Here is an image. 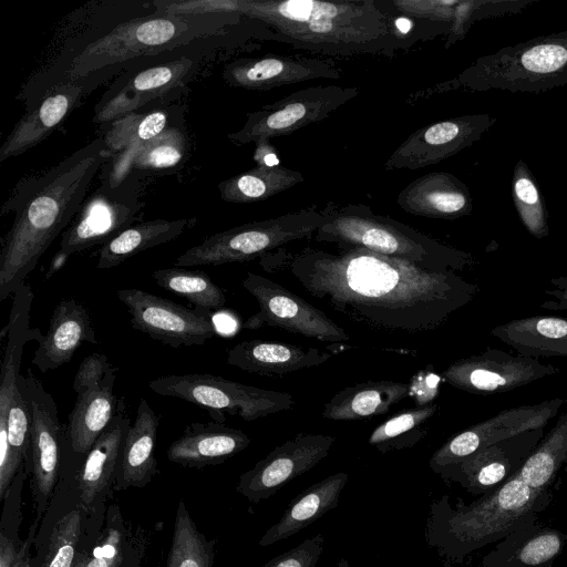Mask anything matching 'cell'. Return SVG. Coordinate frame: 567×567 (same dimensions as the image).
Wrapping results in <instances>:
<instances>
[{
    "label": "cell",
    "instance_id": "1",
    "mask_svg": "<svg viewBox=\"0 0 567 567\" xmlns=\"http://www.w3.org/2000/svg\"><path fill=\"white\" fill-rule=\"evenodd\" d=\"M284 267L305 291L375 330L423 333L470 303L478 286L454 271H434L365 248H305Z\"/></svg>",
    "mask_w": 567,
    "mask_h": 567
},
{
    "label": "cell",
    "instance_id": "2",
    "mask_svg": "<svg viewBox=\"0 0 567 567\" xmlns=\"http://www.w3.org/2000/svg\"><path fill=\"white\" fill-rule=\"evenodd\" d=\"M110 157L104 138L97 137L14 186L1 209V215L13 214V223L1 244L0 301L13 296L53 240L71 225L90 184Z\"/></svg>",
    "mask_w": 567,
    "mask_h": 567
},
{
    "label": "cell",
    "instance_id": "3",
    "mask_svg": "<svg viewBox=\"0 0 567 567\" xmlns=\"http://www.w3.org/2000/svg\"><path fill=\"white\" fill-rule=\"evenodd\" d=\"M236 10L270 35L324 54H377L404 44L389 14L372 0H236Z\"/></svg>",
    "mask_w": 567,
    "mask_h": 567
},
{
    "label": "cell",
    "instance_id": "4",
    "mask_svg": "<svg viewBox=\"0 0 567 567\" xmlns=\"http://www.w3.org/2000/svg\"><path fill=\"white\" fill-rule=\"evenodd\" d=\"M551 502L549 489L537 491L514 475L496 488L453 506L443 495L430 506L425 538L452 561L462 563L471 553L537 523Z\"/></svg>",
    "mask_w": 567,
    "mask_h": 567
},
{
    "label": "cell",
    "instance_id": "5",
    "mask_svg": "<svg viewBox=\"0 0 567 567\" xmlns=\"http://www.w3.org/2000/svg\"><path fill=\"white\" fill-rule=\"evenodd\" d=\"M241 17L237 12L178 14L155 11L147 17L122 22L71 53L63 63V71L39 99L59 83L92 78L115 64L158 54L198 38L213 35L237 23Z\"/></svg>",
    "mask_w": 567,
    "mask_h": 567
},
{
    "label": "cell",
    "instance_id": "6",
    "mask_svg": "<svg viewBox=\"0 0 567 567\" xmlns=\"http://www.w3.org/2000/svg\"><path fill=\"white\" fill-rule=\"evenodd\" d=\"M328 220L315 239L336 244L339 248L361 247L411 261L434 271H457L473 262L470 254L444 245L363 204H349L324 209Z\"/></svg>",
    "mask_w": 567,
    "mask_h": 567
},
{
    "label": "cell",
    "instance_id": "7",
    "mask_svg": "<svg viewBox=\"0 0 567 567\" xmlns=\"http://www.w3.org/2000/svg\"><path fill=\"white\" fill-rule=\"evenodd\" d=\"M455 81L472 91L539 93L567 84V30L478 58Z\"/></svg>",
    "mask_w": 567,
    "mask_h": 567
},
{
    "label": "cell",
    "instance_id": "8",
    "mask_svg": "<svg viewBox=\"0 0 567 567\" xmlns=\"http://www.w3.org/2000/svg\"><path fill=\"white\" fill-rule=\"evenodd\" d=\"M327 220L324 210L310 209L244 224L206 237L178 256L174 267L249 261L290 241L311 237Z\"/></svg>",
    "mask_w": 567,
    "mask_h": 567
},
{
    "label": "cell",
    "instance_id": "9",
    "mask_svg": "<svg viewBox=\"0 0 567 567\" xmlns=\"http://www.w3.org/2000/svg\"><path fill=\"white\" fill-rule=\"evenodd\" d=\"M103 174L100 186L86 196L78 215L62 234L47 279L69 256L102 246L143 217L145 203L141 197L140 176L131 174L117 179Z\"/></svg>",
    "mask_w": 567,
    "mask_h": 567
},
{
    "label": "cell",
    "instance_id": "10",
    "mask_svg": "<svg viewBox=\"0 0 567 567\" xmlns=\"http://www.w3.org/2000/svg\"><path fill=\"white\" fill-rule=\"evenodd\" d=\"M156 394L172 396L205 408L217 422L224 413L251 422L289 411L296 405L290 393L265 390L207 373L172 374L148 383Z\"/></svg>",
    "mask_w": 567,
    "mask_h": 567
},
{
    "label": "cell",
    "instance_id": "11",
    "mask_svg": "<svg viewBox=\"0 0 567 567\" xmlns=\"http://www.w3.org/2000/svg\"><path fill=\"white\" fill-rule=\"evenodd\" d=\"M358 87L313 86L293 92L282 100L248 114L244 126L229 134L238 144L269 142L320 122L354 99Z\"/></svg>",
    "mask_w": 567,
    "mask_h": 567
},
{
    "label": "cell",
    "instance_id": "12",
    "mask_svg": "<svg viewBox=\"0 0 567 567\" xmlns=\"http://www.w3.org/2000/svg\"><path fill=\"white\" fill-rule=\"evenodd\" d=\"M241 285L257 300L259 307L243 323L244 329L275 327L329 343L350 340L348 332L323 311L284 286L254 272H248Z\"/></svg>",
    "mask_w": 567,
    "mask_h": 567
},
{
    "label": "cell",
    "instance_id": "13",
    "mask_svg": "<svg viewBox=\"0 0 567 567\" xmlns=\"http://www.w3.org/2000/svg\"><path fill=\"white\" fill-rule=\"evenodd\" d=\"M116 296L135 330L172 348L200 346L216 334L213 312L207 309H189L137 288L120 289Z\"/></svg>",
    "mask_w": 567,
    "mask_h": 567
},
{
    "label": "cell",
    "instance_id": "14",
    "mask_svg": "<svg viewBox=\"0 0 567 567\" xmlns=\"http://www.w3.org/2000/svg\"><path fill=\"white\" fill-rule=\"evenodd\" d=\"M18 385L27 399L31 417L30 453L24 465L32 471L34 491L45 506L62 467L65 424L59 420L53 396L31 369L27 375H19Z\"/></svg>",
    "mask_w": 567,
    "mask_h": 567
},
{
    "label": "cell",
    "instance_id": "15",
    "mask_svg": "<svg viewBox=\"0 0 567 567\" xmlns=\"http://www.w3.org/2000/svg\"><path fill=\"white\" fill-rule=\"evenodd\" d=\"M559 371L537 359L489 348L454 361L442 371L441 378L455 389L488 395L525 386Z\"/></svg>",
    "mask_w": 567,
    "mask_h": 567
},
{
    "label": "cell",
    "instance_id": "16",
    "mask_svg": "<svg viewBox=\"0 0 567 567\" xmlns=\"http://www.w3.org/2000/svg\"><path fill=\"white\" fill-rule=\"evenodd\" d=\"M566 403V399L553 398L503 410L450 437L432 454L430 468L440 474L483 447L526 431L544 429Z\"/></svg>",
    "mask_w": 567,
    "mask_h": 567
},
{
    "label": "cell",
    "instance_id": "17",
    "mask_svg": "<svg viewBox=\"0 0 567 567\" xmlns=\"http://www.w3.org/2000/svg\"><path fill=\"white\" fill-rule=\"evenodd\" d=\"M334 442L332 435L299 433L241 474L236 489L252 503L267 499L288 482L319 464Z\"/></svg>",
    "mask_w": 567,
    "mask_h": 567
},
{
    "label": "cell",
    "instance_id": "18",
    "mask_svg": "<svg viewBox=\"0 0 567 567\" xmlns=\"http://www.w3.org/2000/svg\"><path fill=\"white\" fill-rule=\"evenodd\" d=\"M491 114L461 115L413 132L391 154L386 169H417L437 164L478 141L494 125Z\"/></svg>",
    "mask_w": 567,
    "mask_h": 567
},
{
    "label": "cell",
    "instance_id": "19",
    "mask_svg": "<svg viewBox=\"0 0 567 567\" xmlns=\"http://www.w3.org/2000/svg\"><path fill=\"white\" fill-rule=\"evenodd\" d=\"M197 64L198 59L183 55L118 80L96 104L93 121L110 124L152 101L177 92L195 73Z\"/></svg>",
    "mask_w": 567,
    "mask_h": 567
},
{
    "label": "cell",
    "instance_id": "20",
    "mask_svg": "<svg viewBox=\"0 0 567 567\" xmlns=\"http://www.w3.org/2000/svg\"><path fill=\"white\" fill-rule=\"evenodd\" d=\"M543 436L544 429L519 433L478 450L439 475L471 494L483 495L514 476Z\"/></svg>",
    "mask_w": 567,
    "mask_h": 567
},
{
    "label": "cell",
    "instance_id": "21",
    "mask_svg": "<svg viewBox=\"0 0 567 567\" xmlns=\"http://www.w3.org/2000/svg\"><path fill=\"white\" fill-rule=\"evenodd\" d=\"M89 80L59 83L49 89L14 125L0 147V162L41 143L73 111L89 87Z\"/></svg>",
    "mask_w": 567,
    "mask_h": 567
},
{
    "label": "cell",
    "instance_id": "22",
    "mask_svg": "<svg viewBox=\"0 0 567 567\" xmlns=\"http://www.w3.org/2000/svg\"><path fill=\"white\" fill-rule=\"evenodd\" d=\"M341 72L322 60L268 55L243 58L228 63L224 80L234 87L246 90H271L315 79H339Z\"/></svg>",
    "mask_w": 567,
    "mask_h": 567
},
{
    "label": "cell",
    "instance_id": "23",
    "mask_svg": "<svg viewBox=\"0 0 567 567\" xmlns=\"http://www.w3.org/2000/svg\"><path fill=\"white\" fill-rule=\"evenodd\" d=\"M115 379L116 369L113 367L100 388L76 395L65 423L62 467L76 471L110 425L120 401L113 391Z\"/></svg>",
    "mask_w": 567,
    "mask_h": 567
},
{
    "label": "cell",
    "instance_id": "24",
    "mask_svg": "<svg viewBox=\"0 0 567 567\" xmlns=\"http://www.w3.org/2000/svg\"><path fill=\"white\" fill-rule=\"evenodd\" d=\"M250 442L245 432L223 422H194L172 442L166 455L181 466L203 468L226 462L247 449Z\"/></svg>",
    "mask_w": 567,
    "mask_h": 567
},
{
    "label": "cell",
    "instance_id": "25",
    "mask_svg": "<svg viewBox=\"0 0 567 567\" xmlns=\"http://www.w3.org/2000/svg\"><path fill=\"white\" fill-rule=\"evenodd\" d=\"M333 354L324 350L281 341L246 340L227 351L226 362L243 371L282 378L289 373L318 367Z\"/></svg>",
    "mask_w": 567,
    "mask_h": 567
},
{
    "label": "cell",
    "instance_id": "26",
    "mask_svg": "<svg viewBox=\"0 0 567 567\" xmlns=\"http://www.w3.org/2000/svg\"><path fill=\"white\" fill-rule=\"evenodd\" d=\"M49 323L31 360L42 373L69 362L83 342L97 343L90 313L73 298L55 306Z\"/></svg>",
    "mask_w": 567,
    "mask_h": 567
},
{
    "label": "cell",
    "instance_id": "27",
    "mask_svg": "<svg viewBox=\"0 0 567 567\" xmlns=\"http://www.w3.org/2000/svg\"><path fill=\"white\" fill-rule=\"evenodd\" d=\"M406 213L436 219H455L472 212L467 186L453 174L434 172L411 182L398 196Z\"/></svg>",
    "mask_w": 567,
    "mask_h": 567
},
{
    "label": "cell",
    "instance_id": "28",
    "mask_svg": "<svg viewBox=\"0 0 567 567\" xmlns=\"http://www.w3.org/2000/svg\"><path fill=\"white\" fill-rule=\"evenodd\" d=\"M131 424L122 398L110 425L75 471L81 506L87 512L114 483L120 449Z\"/></svg>",
    "mask_w": 567,
    "mask_h": 567
},
{
    "label": "cell",
    "instance_id": "29",
    "mask_svg": "<svg viewBox=\"0 0 567 567\" xmlns=\"http://www.w3.org/2000/svg\"><path fill=\"white\" fill-rule=\"evenodd\" d=\"M159 419L145 399H141L136 417L130 425L120 449L114 476L116 491L144 487L157 472L155 444Z\"/></svg>",
    "mask_w": 567,
    "mask_h": 567
},
{
    "label": "cell",
    "instance_id": "30",
    "mask_svg": "<svg viewBox=\"0 0 567 567\" xmlns=\"http://www.w3.org/2000/svg\"><path fill=\"white\" fill-rule=\"evenodd\" d=\"M567 544V534L538 522L503 538L476 567H551Z\"/></svg>",
    "mask_w": 567,
    "mask_h": 567
},
{
    "label": "cell",
    "instance_id": "31",
    "mask_svg": "<svg viewBox=\"0 0 567 567\" xmlns=\"http://www.w3.org/2000/svg\"><path fill=\"white\" fill-rule=\"evenodd\" d=\"M32 301V290L28 285H21L12 296L9 322L1 330V340L7 336V342L0 374V421L7 416L11 401L21 393L18 378L23 348L28 341H38L42 336L39 329L29 326Z\"/></svg>",
    "mask_w": 567,
    "mask_h": 567
},
{
    "label": "cell",
    "instance_id": "32",
    "mask_svg": "<svg viewBox=\"0 0 567 567\" xmlns=\"http://www.w3.org/2000/svg\"><path fill=\"white\" fill-rule=\"evenodd\" d=\"M348 480L347 473L339 472L306 488L290 502L279 520L266 530L259 545L269 546L291 537L333 509Z\"/></svg>",
    "mask_w": 567,
    "mask_h": 567
},
{
    "label": "cell",
    "instance_id": "33",
    "mask_svg": "<svg viewBox=\"0 0 567 567\" xmlns=\"http://www.w3.org/2000/svg\"><path fill=\"white\" fill-rule=\"evenodd\" d=\"M491 334L527 358H567V318L536 315L495 326Z\"/></svg>",
    "mask_w": 567,
    "mask_h": 567
},
{
    "label": "cell",
    "instance_id": "34",
    "mask_svg": "<svg viewBox=\"0 0 567 567\" xmlns=\"http://www.w3.org/2000/svg\"><path fill=\"white\" fill-rule=\"evenodd\" d=\"M409 393V383L394 381L358 383L337 392L324 403L321 415L330 421H368L386 414Z\"/></svg>",
    "mask_w": 567,
    "mask_h": 567
},
{
    "label": "cell",
    "instance_id": "35",
    "mask_svg": "<svg viewBox=\"0 0 567 567\" xmlns=\"http://www.w3.org/2000/svg\"><path fill=\"white\" fill-rule=\"evenodd\" d=\"M196 223L195 217L136 223L101 246L96 268H113L144 250L172 241Z\"/></svg>",
    "mask_w": 567,
    "mask_h": 567
},
{
    "label": "cell",
    "instance_id": "36",
    "mask_svg": "<svg viewBox=\"0 0 567 567\" xmlns=\"http://www.w3.org/2000/svg\"><path fill=\"white\" fill-rule=\"evenodd\" d=\"M188 151L186 132L169 125L122 161H111L101 171L113 178H124L136 172H156L179 165Z\"/></svg>",
    "mask_w": 567,
    "mask_h": 567
},
{
    "label": "cell",
    "instance_id": "37",
    "mask_svg": "<svg viewBox=\"0 0 567 567\" xmlns=\"http://www.w3.org/2000/svg\"><path fill=\"white\" fill-rule=\"evenodd\" d=\"M305 181L298 171L282 165H259L218 184L220 197L228 203L252 204L278 195Z\"/></svg>",
    "mask_w": 567,
    "mask_h": 567
},
{
    "label": "cell",
    "instance_id": "38",
    "mask_svg": "<svg viewBox=\"0 0 567 567\" xmlns=\"http://www.w3.org/2000/svg\"><path fill=\"white\" fill-rule=\"evenodd\" d=\"M169 109L134 112L110 123L104 142L111 161H122L135 153L143 144L158 135L168 125Z\"/></svg>",
    "mask_w": 567,
    "mask_h": 567
},
{
    "label": "cell",
    "instance_id": "39",
    "mask_svg": "<svg viewBox=\"0 0 567 567\" xmlns=\"http://www.w3.org/2000/svg\"><path fill=\"white\" fill-rule=\"evenodd\" d=\"M563 466L567 471V412L544 434L515 475L534 489H549Z\"/></svg>",
    "mask_w": 567,
    "mask_h": 567
},
{
    "label": "cell",
    "instance_id": "40",
    "mask_svg": "<svg viewBox=\"0 0 567 567\" xmlns=\"http://www.w3.org/2000/svg\"><path fill=\"white\" fill-rule=\"evenodd\" d=\"M437 411L435 403L402 410L378 425L368 443L381 453L411 447L425 437Z\"/></svg>",
    "mask_w": 567,
    "mask_h": 567
},
{
    "label": "cell",
    "instance_id": "41",
    "mask_svg": "<svg viewBox=\"0 0 567 567\" xmlns=\"http://www.w3.org/2000/svg\"><path fill=\"white\" fill-rule=\"evenodd\" d=\"M152 278L163 289L186 298L195 307L218 311L226 305V296L220 287L202 270L184 267L157 269Z\"/></svg>",
    "mask_w": 567,
    "mask_h": 567
},
{
    "label": "cell",
    "instance_id": "42",
    "mask_svg": "<svg viewBox=\"0 0 567 567\" xmlns=\"http://www.w3.org/2000/svg\"><path fill=\"white\" fill-rule=\"evenodd\" d=\"M215 542L208 540L193 520L185 503L176 511L167 567H213Z\"/></svg>",
    "mask_w": 567,
    "mask_h": 567
},
{
    "label": "cell",
    "instance_id": "43",
    "mask_svg": "<svg viewBox=\"0 0 567 567\" xmlns=\"http://www.w3.org/2000/svg\"><path fill=\"white\" fill-rule=\"evenodd\" d=\"M106 526L94 544L83 542L74 567H124L127 553V530L117 506H111Z\"/></svg>",
    "mask_w": 567,
    "mask_h": 567
},
{
    "label": "cell",
    "instance_id": "44",
    "mask_svg": "<svg viewBox=\"0 0 567 567\" xmlns=\"http://www.w3.org/2000/svg\"><path fill=\"white\" fill-rule=\"evenodd\" d=\"M512 197L527 231L537 239L548 236V215L545 203L532 172L523 159H519L514 167Z\"/></svg>",
    "mask_w": 567,
    "mask_h": 567
},
{
    "label": "cell",
    "instance_id": "45",
    "mask_svg": "<svg viewBox=\"0 0 567 567\" xmlns=\"http://www.w3.org/2000/svg\"><path fill=\"white\" fill-rule=\"evenodd\" d=\"M85 514L87 511L81 506L56 522L38 567H74L85 532Z\"/></svg>",
    "mask_w": 567,
    "mask_h": 567
},
{
    "label": "cell",
    "instance_id": "46",
    "mask_svg": "<svg viewBox=\"0 0 567 567\" xmlns=\"http://www.w3.org/2000/svg\"><path fill=\"white\" fill-rule=\"evenodd\" d=\"M324 537L317 534L298 546L276 556L262 567H316L323 551Z\"/></svg>",
    "mask_w": 567,
    "mask_h": 567
},
{
    "label": "cell",
    "instance_id": "47",
    "mask_svg": "<svg viewBox=\"0 0 567 567\" xmlns=\"http://www.w3.org/2000/svg\"><path fill=\"white\" fill-rule=\"evenodd\" d=\"M113 368L109 358L103 353H92L80 364L73 381V390L76 395L100 388Z\"/></svg>",
    "mask_w": 567,
    "mask_h": 567
},
{
    "label": "cell",
    "instance_id": "48",
    "mask_svg": "<svg viewBox=\"0 0 567 567\" xmlns=\"http://www.w3.org/2000/svg\"><path fill=\"white\" fill-rule=\"evenodd\" d=\"M550 285L553 288L545 290L550 298L539 307L555 311L567 310V276L551 278Z\"/></svg>",
    "mask_w": 567,
    "mask_h": 567
},
{
    "label": "cell",
    "instance_id": "49",
    "mask_svg": "<svg viewBox=\"0 0 567 567\" xmlns=\"http://www.w3.org/2000/svg\"><path fill=\"white\" fill-rule=\"evenodd\" d=\"M17 549L12 542L3 534L0 537V567H12L17 557Z\"/></svg>",
    "mask_w": 567,
    "mask_h": 567
},
{
    "label": "cell",
    "instance_id": "50",
    "mask_svg": "<svg viewBox=\"0 0 567 567\" xmlns=\"http://www.w3.org/2000/svg\"><path fill=\"white\" fill-rule=\"evenodd\" d=\"M32 535H33V530H31L29 539L23 544V546L18 551L12 567H30L29 547H30V543L32 539Z\"/></svg>",
    "mask_w": 567,
    "mask_h": 567
},
{
    "label": "cell",
    "instance_id": "51",
    "mask_svg": "<svg viewBox=\"0 0 567 567\" xmlns=\"http://www.w3.org/2000/svg\"><path fill=\"white\" fill-rule=\"evenodd\" d=\"M336 567H350L349 561L346 558H341Z\"/></svg>",
    "mask_w": 567,
    "mask_h": 567
}]
</instances>
